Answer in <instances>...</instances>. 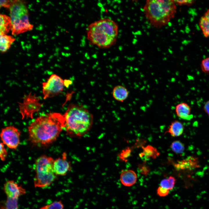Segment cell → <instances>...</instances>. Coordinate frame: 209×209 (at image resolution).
Returning a JSON list of instances; mask_svg holds the SVG:
<instances>
[{
	"label": "cell",
	"mask_w": 209,
	"mask_h": 209,
	"mask_svg": "<svg viewBox=\"0 0 209 209\" xmlns=\"http://www.w3.org/2000/svg\"><path fill=\"white\" fill-rule=\"evenodd\" d=\"M65 127L63 115L55 112L37 118L29 126V139L34 145L46 146L54 142Z\"/></svg>",
	"instance_id": "6da1fadb"
},
{
	"label": "cell",
	"mask_w": 209,
	"mask_h": 209,
	"mask_svg": "<svg viewBox=\"0 0 209 209\" xmlns=\"http://www.w3.org/2000/svg\"><path fill=\"white\" fill-rule=\"evenodd\" d=\"M118 33L117 23L107 17L93 22L86 28L87 37L89 42L100 48H108L113 45Z\"/></svg>",
	"instance_id": "7a4b0ae2"
},
{
	"label": "cell",
	"mask_w": 209,
	"mask_h": 209,
	"mask_svg": "<svg viewBox=\"0 0 209 209\" xmlns=\"http://www.w3.org/2000/svg\"><path fill=\"white\" fill-rule=\"evenodd\" d=\"M63 115L65 119L64 129L71 136H82L90 130L93 123L92 114L81 105L70 104Z\"/></svg>",
	"instance_id": "3957f363"
},
{
	"label": "cell",
	"mask_w": 209,
	"mask_h": 209,
	"mask_svg": "<svg viewBox=\"0 0 209 209\" xmlns=\"http://www.w3.org/2000/svg\"><path fill=\"white\" fill-rule=\"evenodd\" d=\"M146 19L153 27L161 28L174 17L176 6L173 0H148L143 7Z\"/></svg>",
	"instance_id": "277c9868"
},
{
	"label": "cell",
	"mask_w": 209,
	"mask_h": 209,
	"mask_svg": "<svg viewBox=\"0 0 209 209\" xmlns=\"http://www.w3.org/2000/svg\"><path fill=\"white\" fill-rule=\"evenodd\" d=\"M54 160L45 155L40 156L36 160L34 170L36 174L34 179L35 188H43L49 186L56 179L53 170Z\"/></svg>",
	"instance_id": "5b68a950"
},
{
	"label": "cell",
	"mask_w": 209,
	"mask_h": 209,
	"mask_svg": "<svg viewBox=\"0 0 209 209\" xmlns=\"http://www.w3.org/2000/svg\"><path fill=\"white\" fill-rule=\"evenodd\" d=\"M9 8L13 35L32 29L33 26L29 21L27 9L23 2L19 0L12 1Z\"/></svg>",
	"instance_id": "8992f818"
},
{
	"label": "cell",
	"mask_w": 209,
	"mask_h": 209,
	"mask_svg": "<svg viewBox=\"0 0 209 209\" xmlns=\"http://www.w3.org/2000/svg\"><path fill=\"white\" fill-rule=\"evenodd\" d=\"M22 99V103L18 102L22 119L25 117L33 119V114L40 110L43 103L39 102V97L36 96L35 93L32 94L31 92L28 95H25Z\"/></svg>",
	"instance_id": "52a82bcc"
},
{
	"label": "cell",
	"mask_w": 209,
	"mask_h": 209,
	"mask_svg": "<svg viewBox=\"0 0 209 209\" xmlns=\"http://www.w3.org/2000/svg\"><path fill=\"white\" fill-rule=\"evenodd\" d=\"M42 93L44 99L58 95L65 86V80L55 74L51 75L47 81L42 84Z\"/></svg>",
	"instance_id": "ba28073f"
},
{
	"label": "cell",
	"mask_w": 209,
	"mask_h": 209,
	"mask_svg": "<svg viewBox=\"0 0 209 209\" xmlns=\"http://www.w3.org/2000/svg\"><path fill=\"white\" fill-rule=\"evenodd\" d=\"M3 143L12 149H16L20 144V132L13 126L3 128L1 133Z\"/></svg>",
	"instance_id": "9c48e42d"
},
{
	"label": "cell",
	"mask_w": 209,
	"mask_h": 209,
	"mask_svg": "<svg viewBox=\"0 0 209 209\" xmlns=\"http://www.w3.org/2000/svg\"><path fill=\"white\" fill-rule=\"evenodd\" d=\"M67 154L63 153L61 157L54 160L53 164L54 172L57 175L64 176L71 170V163L67 160Z\"/></svg>",
	"instance_id": "30bf717a"
},
{
	"label": "cell",
	"mask_w": 209,
	"mask_h": 209,
	"mask_svg": "<svg viewBox=\"0 0 209 209\" xmlns=\"http://www.w3.org/2000/svg\"><path fill=\"white\" fill-rule=\"evenodd\" d=\"M3 190L7 197L12 198H18L26 193V190L13 180L7 181L4 184Z\"/></svg>",
	"instance_id": "8fae6325"
},
{
	"label": "cell",
	"mask_w": 209,
	"mask_h": 209,
	"mask_svg": "<svg viewBox=\"0 0 209 209\" xmlns=\"http://www.w3.org/2000/svg\"><path fill=\"white\" fill-rule=\"evenodd\" d=\"M175 112L177 116L183 119L189 120L193 117L191 113V107L186 102L177 104L175 107Z\"/></svg>",
	"instance_id": "7c38bea8"
},
{
	"label": "cell",
	"mask_w": 209,
	"mask_h": 209,
	"mask_svg": "<svg viewBox=\"0 0 209 209\" xmlns=\"http://www.w3.org/2000/svg\"><path fill=\"white\" fill-rule=\"evenodd\" d=\"M137 179L136 173L131 170H126L123 171L120 176L121 183L127 186H130L134 184L136 181Z\"/></svg>",
	"instance_id": "4fadbf2b"
},
{
	"label": "cell",
	"mask_w": 209,
	"mask_h": 209,
	"mask_svg": "<svg viewBox=\"0 0 209 209\" xmlns=\"http://www.w3.org/2000/svg\"><path fill=\"white\" fill-rule=\"evenodd\" d=\"M129 92L125 87L118 85L114 87L112 91L114 98L120 102H123L128 98Z\"/></svg>",
	"instance_id": "5bb4252c"
},
{
	"label": "cell",
	"mask_w": 209,
	"mask_h": 209,
	"mask_svg": "<svg viewBox=\"0 0 209 209\" xmlns=\"http://www.w3.org/2000/svg\"><path fill=\"white\" fill-rule=\"evenodd\" d=\"M0 36L5 35L12 28L10 17L6 15L1 14L0 16Z\"/></svg>",
	"instance_id": "9a60e30c"
},
{
	"label": "cell",
	"mask_w": 209,
	"mask_h": 209,
	"mask_svg": "<svg viewBox=\"0 0 209 209\" xmlns=\"http://www.w3.org/2000/svg\"><path fill=\"white\" fill-rule=\"evenodd\" d=\"M184 127L180 121L175 120L172 122L166 132H167L173 137L179 136L183 132Z\"/></svg>",
	"instance_id": "2e32d148"
},
{
	"label": "cell",
	"mask_w": 209,
	"mask_h": 209,
	"mask_svg": "<svg viewBox=\"0 0 209 209\" xmlns=\"http://www.w3.org/2000/svg\"><path fill=\"white\" fill-rule=\"evenodd\" d=\"M197 162L196 159L190 157L185 160L179 161L175 166L179 170H185L197 167Z\"/></svg>",
	"instance_id": "e0dca14e"
},
{
	"label": "cell",
	"mask_w": 209,
	"mask_h": 209,
	"mask_svg": "<svg viewBox=\"0 0 209 209\" xmlns=\"http://www.w3.org/2000/svg\"><path fill=\"white\" fill-rule=\"evenodd\" d=\"M143 151L140 154L141 157H144L145 159L149 158H154L159 155V153L156 149L152 146L148 145L145 147H143Z\"/></svg>",
	"instance_id": "ac0fdd59"
},
{
	"label": "cell",
	"mask_w": 209,
	"mask_h": 209,
	"mask_svg": "<svg viewBox=\"0 0 209 209\" xmlns=\"http://www.w3.org/2000/svg\"><path fill=\"white\" fill-rule=\"evenodd\" d=\"M18 199L7 197L6 200L1 202L0 209H18Z\"/></svg>",
	"instance_id": "d6986e66"
},
{
	"label": "cell",
	"mask_w": 209,
	"mask_h": 209,
	"mask_svg": "<svg viewBox=\"0 0 209 209\" xmlns=\"http://www.w3.org/2000/svg\"><path fill=\"white\" fill-rule=\"evenodd\" d=\"M15 39L10 36L4 35L0 36V51L4 52L8 49Z\"/></svg>",
	"instance_id": "ffe728a7"
},
{
	"label": "cell",
	"mask_w": 209,
	"mask_h": 209,
	"mask_svg": "<svg viewBox=\"0 0 209 209\" xmlns=\"http://www.w3.org/2000/svg\"><path fill=\"white\" fill-rule=\"evenodd\" d=\"M199 26L202 30L203 33L205 37H209V24L204 16H202L200 18Z\"/></svg>",
	"instance_id": "44dd1931"
},
{
	"label": "cell",
	"mask_w": 209,
	"mask_h": 209,
	"mask_svg": "<svg viewBox=\"0 0 209 209\" xmlns=\"http://www.w3.org/2000/svg\"><path fill=\"white\" fill-rule=\"evenodd\" d=\"M172 150L175 153L181 154L183 152L185 149L184 144L179 141H175L172 143L171 145Z\"/></svg>",
	"instance_id": "7402d4cb"
},
{
	"label": "cell",
	"mask_w": 209,
	"mask_h": 209,
	"mask_svg": "<svg viewBox=\"0 0 209 209\" xmlns=\"http://www.w3.org/2000/svg\"><path fill=\"white\" fill-rule=\"evenodd\" d=\"M64 206L61 201H55L43 206L39 209H63Z\"/></svg>",
	"instance_id": "603a6c76"
},
{
	"label": "cell",
	"mask_w": 209,
	"mask_h": 209,
	"mask_svg": "<svg viewBox=\"0 0 209 209\" xmlns=\"http://www.w3.org/2000/svg\"><path fill=\"white\" fill-rule=\"evenodd\" d=\"M131 152V150L129 148H126L119 154V158L121 160L126 162L127 161V158L130 156Z\"/></svg>",
	"instance_id": "cb8c5ba5"
},
{
	"label": "cell",
	"mask_w": 209,
	"mask_h": 209,
	"mask_svg": "<svg viewBox=\"0 0 209 209\" xmlns=\"http://www.w3.org/2000/svg\"><path fill=\"white\" fill-rule=\"evenodd\" d=\"M202 71L206 74H209V57L203 59L201 64Z\"/></svg>",
	"instance_id": "d4e9b609"
},
{
	"label": "cell",
	"mask_w": 209,
	"mask_h": 209,
	"mask_svg": "<svg viewBox=\"0 0 209 209\" xmlns=\"http://www.w3.org/2000/svg\"><path fill=\"white\" fill-rule=\"evenodd\" d=\"M157 194L161 197H165L169 193V190L160 186L157 190Z\"/></svg>",
	"instance_id": "484cf974"
},
{
	"label": "cell",
	"mask_w": 209,
	"mask_h": 209,
	"mask_svg": "<svg viewBox=\"0 0 209 209\" xmlns=\"http://www.w3.org/2000/svg\"><path fill=\"white\" fill-rule=\"evenodd\" d=\"M7 154V151L4 147V144L3 143H1L0 144V156L1 158L2 161H4L5 160Z\"/></svg>",
	"instance_id": "4316f807"
},
{
	"label": "cell",
	"mask_w": 209,
	"mask_h": 209,
	"mask_svg": "<svg viewBox=\"0 0 209 209\" xmlns=\"http://www.w3.org/2000/svg\"><path fill=\"white\" fill-rule=\"evenodd\" d=\"M176 5H179L190 6L192 4L195 2L193 0H174Z\"/></svg>",
	"instance_id": "83f0119b"
},
{
	"label": "cell",
	"mask_w": 209,
	"mask_h": 209,
	"mask_svg": "<svg viewBox=\"0 0 209 209\" xmlns=\"http://www.w3.org/2000/svg\"><path fill=\"white\" fill-rule=\"evenodd\" d=\"M160 186L168 190H172L170 182L167 179H164L161 181Z\"/></svg>",
	"instance_id": "f1b7e54d"
},
{
	"label": "cell",
	"mask_w": 209,
	"mask_h": 209,
	"mask_svg": "<svg viewBox=\"0 0 209 209\" xmlns=\"http://www.w3.org/2000/svg\"><path fill=\"white\" fill-rule=\"evenodd\" d=\"M12 1L0 0V7L3 6L9 8L10 7Z\"/></svg>",
	"instance_id": "f546056e"
},
{
	"label": "cell",
	"mask_w": 209,
	"mask_h": 209,
	"mask_svg": "<svg viewBox=\"0 0 209 209\" xmlns=\"http://www.w3.org/2000/svg\"><path fill=\"white\" fill-rule=\"evenodd\" d=\"M204 111L209 116V100L205 102L203 106Z\"/></svg>",
	"instance_id": "4dcf8cb0"
},
{
	"label": "cell",
	"mask_w": 209,
	"mask_h": 209,
	"mask_svg": "<svg viewBox=\"0 0 209 209\" xmlns=\"http://www.w3.org/2000/svg\"><path fill=\"white\" fill-rule=\"evenodd\" d=\"M141 169V170L142 173H143L144 174L147 173L149 171L148 169L145 166H142Z\"/></svg>",
	"instance_id": "1f68e13d"
},
{
	"label": "cell",
	"mask_w": 209,
	"mask_h": 209,
	"mask_svg": "<svg viewBox=\"0 0 209 209\" xmlns=\"http://www.w3.org/2000/svg\"><path fill=\"white\" fill-rule=\"evenodd\" d=\"M203 16L206 19L209 24V9L205 12Z\"/></svg>",
	"instance_id": "d6a6232c"
}]
</instances>
